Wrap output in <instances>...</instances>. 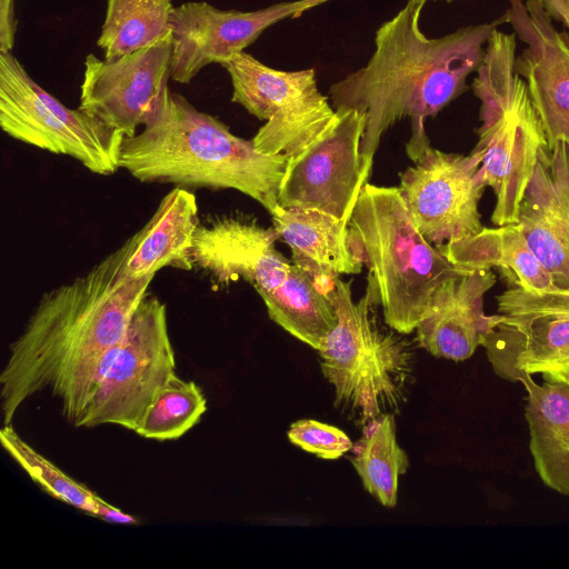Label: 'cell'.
Here are the masks:
<instances>
[{
	"mask_svg": "<svg viewBox=\"0 0 569 569\" xmlns=\"http://www.w3.org/2000/svg\"><path fill=\"white\" fill-rule=\"evenodd\" d=\"M127 250L126 241L87 273L42 295L0 373L3 426L44 389L74 422L96 365L120 342L153 279L122 273Z\"/></svg>",
	"mask_w": 569,
	"mask_h": 569,
	"instance_id": "1",
	"label": "cell"
},
{
	"mask_svg": "<svg viewBox=\"0 0 569 569\" xmlns=\"http://www.w3.org/2000/svg\"><path fill=\"white\" fill-rule=\"evenodd\" d=\"M427 0H407L382 23L368 63L332 83L333 108L365 112L362 154L373 160L382 134L402 118L411 120L406 151L415 160L430 144L425 121L435 117L468 90L467 78L481 66L486 43L503 16L490 23L457 29L440 38H427L420 17Z\"/></svg>",
	"mask_w": 569,
	"mask_h": 569,
	"instance_id": "2",
	"label": "cell"
},
{
	"mask_svg": "<svg viewBox=\"0 0 569 569\" xmlns=\"http://www.w3.org/2000/svg\"><path fill=\"white\" fill-rule=\"evenodd\" d=\"M288 159L259 152L252 139L233 134L218 118L167 86L142 131L124 137L120 168L144 183L234 189L271 213L279 207Z\"/></svg>",
	"mask_w": 569,
	"mask_h": 569,
	"instance_id": "3",
	"label": "cell"
},
{
	"mask_svg": "<svg viewBox=\"0 0 569 569\" xmlns=\"http://www.w3.org/2000/svg\"><path fill=\"white\" fill-rule=\"evenodd\" d=\"M352 244L367 266L385 322L402 335L416 330L438 287L465 270L419 231L398 187H363L349 221Z\"/></svg>",
	"mask_w": 569,
	"mask_h": 569,
	"instance_id": "4",
	"label": "cell"
},
{
	"mask_svg": "<svg viewBox=\"0 0 569 569\" xmlns=\"http://www.w3.org/2000/svg\"><path fill=\"white\" fill-rule=\"evenodd\" d=\"M516 34L497 28L471 83L480 100L473 152L480 173L496 197L495 226L518 222L519 206L541 149L548 147L542 122L533 108L525 80L515 69Z\"/></svg>",
	"mask_w": 569,
	"mask_h": 569,
	"instance_id": "5",
	"label": "cell"
},
{
	"mask_svg": "<svg viewBox=\"0 0 569 569\" xmlns=\"http://www.w3.org/2000/svg\"><path fill=\"white\" fill-rule=\"evenodd\" d=\"M327 297L338 323L318 352L336 406L357 415L363 423L397 412L413 382V347L402 333L377 323L371 313V289L355 302L351 282L338 278Z\"/></svg>",
	"mask_w": 569,
	"mask_h": 569,
	"instance_id": "6",
	"label": "cell"
},
{
	"mask_svg": "<svg viewBox=\"0 0 569 569\" xmlns=\"http://www.w3.org/2000/svg\"><path fill=\"white\" fill-rule=\"evenodd\" d=\"M174 373L166 305L147 292L120 342L96 365L73 426L117 425L136 431Z\"/></svg>",
	"mask_w": 569,
	"mask_h": 569,
	"instance_id": "7",
	"label": "cell"
},
{
	"mask_svg": "<svg viewBox=\"0 0 569 569\" xmlns=\"http://www.w3.org/2000/svg\"><path fill=\"white\" fill-rule=\"evenodd\" d=\"M0 126L11 138L71 157L92 173L111 176L120 169L124 133L66 107L11 52H0Z\"/></svg>",
	"mask_w": 569,
	"mask_h": 569,
	"instance_id": "8",
	"label": "cell"
},
{
	"mask_svg": "<svg viewBox=\"0 0 569 569\" xmlns=\"http://www.w3.org/2000/svg\"><path fill=\"white\" fill-rule=\"evenodd\" d=\"M496 301L480 343L493 373L510 382L539 375L569 386V289L512 286Z\"/></svg>",
	"mask_w": 569,
	"mask_h": 569,
	"instance_id": "9",
	"label": "cell"
},
{
	"mask_svg": "<svg viewBox=\"0 0 569 569\" xmlns=\"http://www.w3.org/2000/svg\"><path fill=\"white\" fill-rule=\"evenodd\" d=\"M232 83L231 101L266 123L252 138L264 154L293 157L329 124L336 109L317 86L316 70L282 71L240 52L221 64Z\"/></svg>",
	"mask_w": 569,
	"mask_h": 569,
	"instance_id": "10",
	"label": "cell"
},
{
	"mask_svg": "<svg viewBox=\"0 0 569 569\" xmlns=\"http://www.w3.org/2000/svg\"><path fill=\"white\" fill-rule=\"evenodd\" d=\"M366 123L365 112L336 109L326 129L288 159L279 206L319 210L350 221L373 161L361 152Z\"/></svg>",
	"mask_w": 569,
	"mask_h": 569,
	"instance_id": "11",
	"label": "cell"
},
{
	"mask_svg": "<svg viewBox=\"0 0 569 569\" xmlns=\"http://www.w3.org/2000/svg\"><path fill=\"white\" fill-rule=\"evenodd\" d=\"M400 174L399 189L419 231L435 247L483 229L479 202L486 189L480 159L429 146Z\"/></svg>",
	"mask_w": 569,
	"mask_h": 569,
	"instance_id": "12",
	"label": "cell"
},
{
	"mask_svg": "<svg viewBox=\"0 0 569 569\" xmlns=\"http://www.w3.org/2000/svg\"><path fill=\"white\" fill-rule=\"evenodd\" d=\"M329 0L284 1L254 11L224 10L204 1L173 7L170 79L189 83L208 64H222L272 24L298 18Z\"/></svg>",
	"mask_w": 569,
	"mask_h": 569,
	"instance_id": "13",
	"label": "cell"
},
{
	"mask_svg": "<svg viewBox=\"0 0 569 569\" xmlns=\"http://www.w3.org/2000/svg\"><path fill=\"white\" fill-rule=\"evenodd\" d=\"M171 53V31L113 60L89 53L78 108L126 137L134 136L168 86Z\"/></svg>",
	"mask_w": 569,
	"mask_h": 569,
	"instance_id": "14",
	"label": "cell"
},
{
	"mask_svg": "<svg viewBox=\"0 0 569 569\" xmlns=\"http://www.w3.org/2000/svg\"><path fill=\"white\" fill-rule=\"evenodd\" d=\"M503 17L526 44L515 69L527 84L548 148L559 141L569 148V34L556 30L539 0H509Z\"/></svg>",
	"mask_w": 569,
	"mask_h": 569,
	"instance_id": "15",
	"label": "cell"
},
{
	"mask_svg": "<svg viewBox=\"0 0 569 569\" xmlns=\"http://www.w3.org/2000/svg\"><path fill=\"white\" fill-rule=\"evenodd\" d=\"M523 237L557 287L569 289V148L540 150L519 206Z\"/></svg>",
	"mask_w": 569,
	"mask_h": 569,
	"instance_id": "16",
	"label": "cell"
},
{
	"mask_svg": "<svg viewBox=\"0 0 569 569\" xmlns=\"http://www.w3.org/2000/svg\"><path fill=\"white\" fill-rule=\"evenodd\" d=\"M496 281L491 269H465L446 279L416 328L419 346L437 358H470L489 328L483 298Z\"/></svg>",
	"mask_w": 569,
	"mask_h": 569,
	"instance_id": "17",
	"label": "cell"
},
{
	"mask_svg": "<svg viewBox=\"0 0 569 569\" xmlns=\"http://www.w3.org/2000/svg\"><path fill=\"white\" fill-rule=\"evenodd\" d=\"M279 239L291 249L292 263L301 269L323 295L341 274H357L362 259L355 249L349 220L300 208L278 207L270 213Z\"/></svg>",
	"mask_w": 569,
	"mask_h": 569,
	"instance_id": "18",
	"label": "cell"
},
{
	"mask_svg": "<svg viewBox=\"0 0 569 569\" xmlns=\"http://www.w3.org/2000/svg\"><path fill=\"white\" fill-rule=\"evenodd\" d=\"M196 194L176 187L160 201L149 221L127 239L122 273L130 279L156 274L164 267L192 270V244L198 224Z\"/></svg>",
	"mask_w": 569,
	"mask_h": 569,
	"instance_id": "19",
	"label": "cell"
},
{
	"mask_svg": "<svg viewBox=\"0 0 569 569\" xmlns=\"http://www.w3.org/2000/svg\"><path fill=\"white\" fill-rule=\"evenodd\" d=\"M527 391L525 418L537 475L549 489L569 496V386L519 380Z\"/></svg>",
	"mask_w": 569,
	"mask_h": 569,
	"instance_id": "20",
	"label": "cell"
},
{
	"mask_svg": "<svg viewBox=\"0 0 569 569\" xmlns=\"http://www.w3.org/2000/svg\"><path fill=\"white\" fill-rule=\"evenodd\" d=\"M463 269L499 268L513 286L542 292L557 286L529 248L519 223L485 228L475 236L437 247Z\"/></svg>",
	"mask_w": 569,
	"mask_h": 569,
	"instance_id": "21",
	"label": "cell"
},
{
	"mask_svg": "<svg viewBox=\"0 0 569 569\" xmlns=\"http://www.w3.org/2000/svg\"><path fill=\"white\" fill-rule=\"evenodd\" d=\"M279 236L246 217H219L199 223L192 244L193 266L220 286L244 279L259 253Z\"/></svg>",
	"mask_w": 569,
	"mask_h": 569,
	"instance_id": "22",
	"label": "cell"
},
{
	"mask_svg": "<svg viewBox=\"0 0 569 569\" xmlns=\"http://www.w3.org/2000/svg\"><path fill=\"white\" fill-rule=\"evenodd\" d=\"M351 450V462L363 488L382 506L395 507L399 476L409 468L408 455L397 441L395 413H381L365 422Z\"/></svg>",
	"mask_w": 569,
	"mask_h": 569,
	"instance_id": "23",
	"label": "cell"
},
{
	"mask_svg": "<svg viewBox=\"0 0 569 569\" xmlns=\"http://www.w3.org/2000/svg\"><path fill=\"white\" fill-rule=\"evenodd\" d=\"M171 0H108L97 46L113 60L152 44L171 31Z\"/></svg>",
	"mask_w": 569,
	"mask_h": 569,
	"instance_id": "24",
	"label": "cell"
},
{
	"mask_svg": "<svg viewBox=\"0 0 569 569\" xmlns=\"http://www.w3.org/2000/svg\"><path fill=\"white\" fill-rule=\"evenodd\" d=\"M207 411V400L194 381L174 373L147 409L137 430L152 440H174L193 428Z\"/></svg>",
	"mask_w": 569,
	"mask_h": 569,
	"instance_id": "25",
	"label": "cell"
},
{
	"mask_svg": "<svg viewBox=\"0 0 569 569\" xmlns=\"http://www.w3.org/2000/svg\"><path fill=\"white\" fill-rule=\"evenodd\" d=\"M0 442L28 476L51 497L96 517L99 496L68 477L30 447L11 427L3 426Z\"/></svg>",
	"mask_w": 569,
	"mask_h": 569,
	"instance_id": "26",
	"label": "cell"
},
{
	"mask_svg": "<svg viewBox=\"0 0 569 569\" xmlns=\"http://www.w3.org/2000/svg\"><path fill=\"white\" fill-rule=\"evenodd\" d=\"M290 442L322 459H337L351 450L349 437L335 426L312 419H300L290 426Z\"/></svg>",
	"mask_w": 569,
	"mask_h": 569,
	"instance_id": "27",
	"label": "cell"
},
{
	"mask_svg": "<svg viewBox=\"0 0 569 569\" xmlns=\"http://www.w3.org/2000/svg\"><path fill=\"white\" fill-rule=\"evenodd\" d=\"M14 33L13 0H0V52H11Z\"/></svg>",
	"mask_w": 569,
	"mask_h": 569,
	"instance_id": "28",
	"label": "cell"
},
{
	"mask_svg": "<svg viewBox=\"0 0 569 569\" xmlns=\"http://www.w3.org/2000/svg\"><path fill=\"white\" fill-rule=\"evenodd\" d=\"M96 517L103 519L109 522L123 523V525H136L138 520L129 515L120 511L118 508L106 502L99 497Z\"/></svg>",
	"mask_w": 569,
	"mask_h": 569,
	"instance_id": "29",
	"label": "cell"
},
{
	"mask_svg": "<svg viewBox=\"0 0 569 569\" xmlns=\"http://www.w3.org/2000/svg\"><path fill=\"white\" fill-rule=\"evenodd\" d=\"M539 2L551 19L569 29V0H539Z\"/></svg>",
	"mask_w": 569,
	"mask_h": 569,
	"instance_id": "30",
	"label": "cell"
},
{
	"mask_svg": "<svg viewBox=\"0 0 569 569\" xmlns=\"http://www.w3.org/2000/svg\"><path fill=\"white\" fill-rule=\"evenodd\" d=\"M435 1H438V0H435ZM443 1H446V2L450 3V2H452V1H455V0H443Z\"/></svg>",
	"mask_w": 569,
	"mask_h": 569,
	"instance_id": "31",
	"label": "cell"
}]
</instances>
